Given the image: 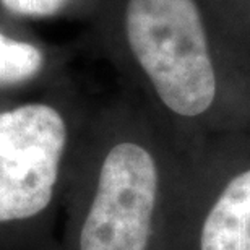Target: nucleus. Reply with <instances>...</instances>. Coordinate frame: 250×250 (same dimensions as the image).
Segmentation results:
<instances>
[{
    "label": "nucleus",
    "instance_id": "obj_1",
    "mask_svg": "<svg viewBox=\"0 0 250 250\" xmlns=\"http://www.w3.org/2000/svg\"><path fill=\"white\" fill-rule=\"evenodd\" d=\"M125 109L88 122L57 250H171L182 169Z\"/></svg>",
    "mask_w": 250,
    "mask_h": 250
},
{
    "label": "nucleus",
    "instance_id": "obj_2",
    "mask_svg": "<svg viewBox=\"0 0 250 250\" xmlns=\"http://www.w3.org/2000/svg\"><path fill=\"white\" fill-rule=\"evenodd\" d=\"M88 122L59 83L0 104V250H57Z\"/></svg>",
    "mask_w": 250,
    "mask_h": 250
},
{
    "label": "nucleus",
    "instance_id": "obj_3",
    "mask_svg": "<svg viewBox=\"0 0 250 250\" xmlns=\"http://www.w3.org/2000/svg\"><path fill=\"white\" fill-rule=\"evenodd\" d=\"M121 29L130 57L172 116L200 119L218 103V78L193 0H125Z\"/></svg>",
    "mask_w": 250,
    "mask_h": 250
},
{
    "label": "nucleus",
    "instance_id": "obj_4",
    "mask_svg": "<svg viewBox=\"0 0 250 250\" xmlns=\"http://www.w3.org/2000/svg\"><path fill=\"white\" fill-rule=\"evenodd\" d=\"M171 250H250V156L182 169Z\"/></svg>",
    "mask_w": 250,
    "mask_h": 250
},
{
    "label": "nucleus",
    "instance_id": "obj_5",
    "mask_svg": "<svg viewBox=\"0 0 250 250\" xmlns=\"http://www.w3.org/2000/svg\"><path fill=\"white\" fill-rule=\"evenodd\" d=\"M56 68L54 52L29 24L0 15V104L51 88Z\"/></svg>",
    "mask_w": 250,
    "mask_h": 250
},
{
    "label": "nucleus",
    "instance_id": "obj_6",
    "mask_svg": "<svg viewBox=\"0 0 250 250\" xmlns=\"http://www.w3.org/2000/svg\"><path fill=\"white\" fill-rule=\"evenodd\" d=\"M82 0H0V15L26 23L68 13Z\"/></svg>",
    "mask_w": 250,
    "mask_h": 250
}]
</instances>
